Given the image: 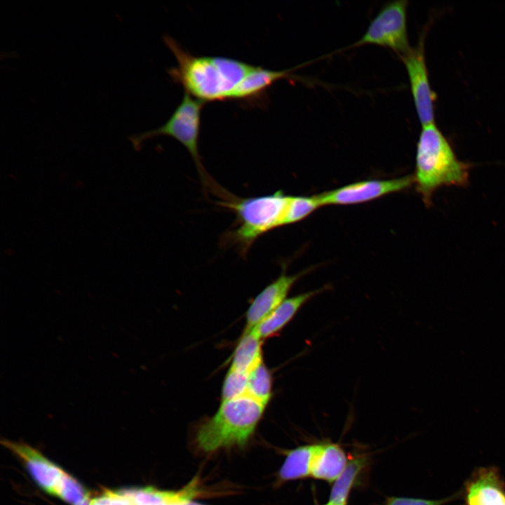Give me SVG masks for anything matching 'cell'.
Returning a JSON list of instances; mask_svg holds the SVG:
<instances>
[{
  "mask_svg": "<svg viewBox=\"0 0 505 505\" xmlns=\"http://www.w3.org/2000/svg\"><path fill=\"white\" fill-rule=\"evenodd\" d=\"M163 41L177 62L168 69V74L186 93L204 103L228 100L255 67L229 58L194 55L169 35L163 36Z\"/></svg>",
  "mask_w": 505,
  "mask_h": 505,
  "instance_id": "1",
  "label": "cell"
},
{
  "mask_svg": "<svg viewBox=\"0 0 505 505\" xmlns=\"http://www.w3.org/2000/svg\"><path fill=\"white\" fill-rule=\"evenodd\" d=\"M417 144L414 184L427 207L443 187H466L469 163L460 161L448 140L434 123L422 126Z\"/></svg>",
  "mask_w": 505,
  "mask_h": 505,
  "instance_id": "2",
  "label": "cell"
},
{
  "mask_svg": "<svg viewBox=\"0 0 505 505\" xmlns=\"http://www.w3.org/2000/svg\"><path fill=\"white\" fill-rule=\"evenodd\" d=\"M291 196L278 191L272 194L239 198L231 196L218 204L236 215L232 227L221 236L222 245L235 247L245 257L253 243L264 234L288 225Z\"/></svg>",
  "mask_w": 505,
  "mask_h": 505,
  "instance_id": "3",
  "label": "cell"
},
{
  "mask_svg": "<svg viewBox=\"0 0 505 505\" xmlns=\"http://www.w3.org/2000/svg\"><path fill=\"white\" fill-rule=\"evenodd\" d=\"M265 408L266 405L248 396L222 400L216 413L198 428L195 437L198 448L210 453L245 446Z\"/></svg>",
  "mask_w": 505,
  "mask_h": 505,
  "instance_id": "4",
  "label": "cell"
},
{
  "mask_svg": "<svg viewBox=\"0 0 505 505\" xmlns=\"http://www.w3.org/2000/svg\"><path fill=\"white\" fill-rule=\"evenodd\" d=\"M205 103L184 92V96L168 121L160 127L128 137L138 150L143 141L158 135H167L180 142L191 156L203 186L223 196L227 191L215 184L203 166L198 149L201 110Z\"/></svg>",
  "mask_w": 505,
  "mask_h": 505,
  "instance_id": "5",
  "label": "cell"
},
{
  "mask_svg": "<svg viewBox=\"0 0 505 505\" xmlns=\"http://www.w3.org/2000/svg\"><path fill=\"white\" fill-rule=\"evenodd\" d=\"M408 1H391L384 6L372 20L363 35L350 47L377 45L389 48L399 57L411 48L407 31Z\"/></svg>",
  "mask_w": 505,
  "mask_h": 505,
  "instance_id": "6",
  "label": "cell"
},
{
  "mask_svg": "<svg viewBox=\"0 0 505 505\" xmlns=\"http://www.w3.org/2000/svg\"><path fill=\"white\" fill-rule=\"evenodd\" d=\"M414 184V176L389 180H369L349 184L316 195L321 206L365 203L387 194L402 191Z\"/></svg>",
  "mask_w": 505,
  "mask_h": 505,
  "instance_id": "7",
  "label": "cell"
},
{
  "mask_svg": "<svg viewBox=\"0 0 505 505\" xmlns=\"http://www.w3.org/2000/svg\"><path fill=\"white\" fill-rule=\"evenodd\" d=\"M408 76L411 94L417 117L422 126L434 123L436 94L432 90L426 67L424 39L419 44L400 57Z\"/></svg>",
  "mask_w": 505,
  "mask_h": 505,
  "instance_id": "8",
  "label": "cell"
},
{
  "mask_svg": "<svg viewBox=\"0 0 505 505\" xmlns=\"http://www.w3.org/2000/svg\"><path fill=\"white\" fill-rule=\"evenodd\" d=\"M464 505H505V482L496 466L477 468L462 490Z\"/></svg>",
  "mask_w": 505,
  "mask_h": 505,
  "instance_id": "9",
  "label": "cell"
},
{
  "mask_svg": "<svg viewBox=\"0 0 505 505\" xmlns=\"http://www.w3.org/2000/svg\"><path fill=\"white\" fill-rule=\"evenodd\" d=\"M307 271L295 275L283 272L252 300L246 313L245 330L255 328L285 299L294 284Z\"/></svg>",
  "mask_w": 505,
  "mask_h": 505,
  "instance_id": "10",
  "label": "cell"
},
{
  "mask_svg": "<svg viewBox=\"0 0 505 505\" xmlns=\"http://www.w3.org/2000/svg\"><path fill=\"white\" fill-rule=\"evenodd\" d=\"M2 444L23 461L35 483L47 493L53 495L55 486L64 471L26 444L8 440H4Z\"/></svg>",
  "mask_w": 505,
  "mask_h": 505,
  "instance_id": "11",
  "label": "cell"
},
{
  "mask_svg": "<svg viewBox=\"0 0 505 505\" xmlns=\"http://www.w3.org/2000/svg\"><path fill=\"white\" fill-rule=\"evenodd\" d=\"M292 69L271 70L255 66L252 70L234 88L228 100L252 103L263 102L267 90L276 81L292 77Z\"/></svg>",
  "mask_w": 505,
  "mask_h": 505,
  "instance_id": "12",
  "label": "cell"
},
{
  "mask_svg": "<svg viewBox=\"0 0 505 505\" xmlns=\"http://www.w3.org/2000/svg\"><path fill=\"white\" fill-rule=\"evenodd\" d=\"M328 289V286L304 292L285 299L269 316L251 330L262 339L274 336L296 315L309 299Z\"/></svg>",
  "mask_w": 505,
  "mask_h": 505,
  "instance_id": "13",
  "label": "cell"
},
{
  "mask_svg": "<svg viewBox=\"0 0 505 505\" xmlns=\"http://www.w3.org/2000/svg\"><path fill=\"white\" fill-rule=\"evenodd\" d=\"M349 457L337 443H318L311 469L313 478L333 483L344 469Z\"/></svg>",
  "mask_w": 505,
  "mask_h": 505,
  "instance_id": "14",
  "label": "cell"
},
{
  "mask_svg": "<svg viewBox=\"0 0 505 505\" xmlns=\"http://www.w3.org/2000/svg\"><path fill=\"white\" fill-rule=\"evenodd\" d=\"M370 460L365 454H354L336 480L332 483L328 504L331 505H347L349 494L354 487L362 482Z\"/></svg>",
  "mask_w": 505,
  "mask_h": 505,
  "instance_id": "15",
  "label": "cell"
},
{
  "mask_svg": "<svg viewBox=\"0 0 505 505\" xmlns=\"http://www.w3.org/2000/svg\"><path fill=\"white\" fill-rule=\"evenodd\" d=\"M318 443L299 445L285 452V458L277 473L279 483L311 476L312 461Z\"/></svg>",
  "mask_w": 505,
  "mask_h": 505,
  "instance_id": "16",
  "label": "cell"
},
{
  "mask_svg": "<svg viewBox=\"0 0 505 505\" xmlns=\"http://www.w3.org/2000/svg\"><path fill=\"white\" fill-rule=\"evenodd\" d=\"M262 339L253 331H244L235 349L229 369L250 373L263 362Z\"/></svg>",
  "mask_w": 505,
  "mask_h": 505,
  "instance_id": "17",
  "label": "cell"
},
{
  "mask_svg": "<svg viewBox=\"0 0 505 505\" xmlns=\"http://www.w3.org/2000/svg\"><path fill=\"white\" fill-rule=\"evenodd\" d=\"M272 395V377L265 365L261 363L249 374L246 396L267 405Z\"/></svg>",
  "mask_w": 505,
  "mask_h": 505,
  "instance_id": "18",
  "label": "cell"
},
{
  "mask_svg": "<svg viewBox=\"0 0 505 505\" xmlns=\"http://www.w3.org/2000/svg\"><path fill=\"white\" fill-rule=\"evenodd\" d=\"M55 495L72 505H89V493L74 478L65 471L54 490Z\"/></svg>",
  "mask_w": 505,
  "mask_h": 505,
  "instance_id": "19",
  "label": "cell"
},
{
  "mask_svg": "<svg viewBox=\"0 0 505 505\" xmlns=\"http://www.w3.org/2000/svg\"><path fill=\"white\" fill-rule=\"evenodd\" d=\"M321 206L316 195L311 196H291L288 215V225L306 218Z\"/></svg>",
  "mask_w": 505,
  "mask_h": 505,
  "instance_id": "20",
  "label": "cell"
},
{
  "mask_svg": "<svg viewBox=\"0 0 505 505\" xmlns=\"http://www.w3.org/2000/svg\"><path fill=\"white\" fill-rule=\"evenodd\" d=\"M249 374L229 369L222 386V400L246 396Z\"/></svg>",
  "mask_w": 505,
  "mask_h": 505,
  "instance_id": "21",
  "label": "cell"
},
{
  "mask_svg": "<svg viewBox=\"0 0 505 505\" xmlns=\"http://www.w3.org/2000/svg\"><path fill=\"white\" fill-rule=\"evenodd\" d=\"M462 495V490L440 499H426L408 497H388L384 505H444Z\"/></svg>",
  "mask_w": 505,
  "mask_h": 505,
  "instance_id": "22",
  "label": "cell"
},
{
  "mask_svg": "<svg viewBox=\"0 0 505 505\" xmlns=\"http://www.w3.org/2000/svg\"><path fill=\"white\" fill-rule=\"evenodd\" d=\"M109 496V505H135L132 499L119 492V490H107Z\"/></svg>",
  "mask_w": 505,
  "mask_h": 505,
  "instance_id": "23",
  "label": "cell"
},
{
  "mask_svg": "<svg viewBox=\"0 0 505 505\" xmlns=\"http://www.w3.org/2000/svg\"><path fill=\"white\" fill-rule=\"evenodd\" d=\"M89 505H109V496L107 490L102 495L90 501Z\"/></svg>",
  "mask_w": 505,
  "mask_h": 505,
  "instance_id": "24",
  "label": "cell"
},
{
  "mask_svg": "<svg viewBox=\"0 0 505 505\" xmlns=\"http://www.w3.org/2000/svg\"><path fill=\"white\" fill-rule=\"evenodd\" d=\"M185 505H207L198 501H195L194 499L189 501Z\"/></svg>",
  "mask_w": 505,
  "mask_h": 505,
  "instance_id": "25",
  "label": "cell"
},
{
  "mask_svg": "<svg viewBox=\"0 0 505 505\" xmlns=\"http://www.w3.org/2000/svg\"><path fill=\"white\" fill-rule=\"evenodd\" d=\"M323 505H331V504H330L327 503L326 504H323Z\"/></svg>",
  "mask_w": 505,
  "mask_h": 505,
  "instance_id": "26",
  "label": "cell"
}]
</instances>
